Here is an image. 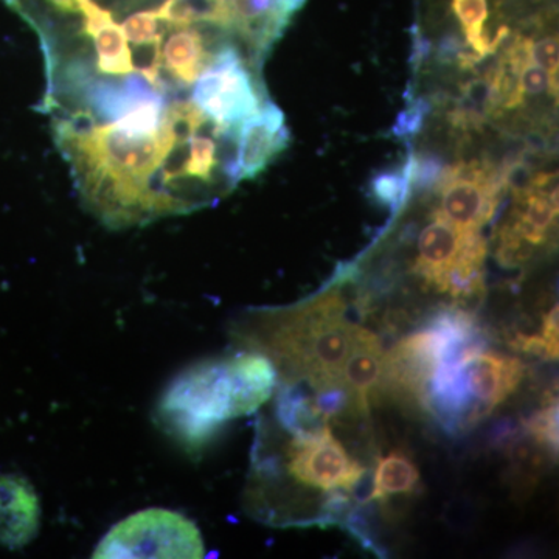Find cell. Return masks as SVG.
<instances>
[{"instance_id":"cell-1","label":"cell","mask_w":559,"mask_h":559,"mask_svg":"<svg viewBox=\"0 0 559 559\" xmlns=\"http://www.w3.org/2000/svg\"><path fill=\"white\" fill-rule=\"evenodd\" d=\"M355 329L341 289L331 288L293 307L250 311L237 336L242 348L274 364L277 382H304L320 392L344 388L342 367Z\"/></svg>"},{"instance_id":"cell-2","label":"cell","mask_w":559,"mask_h":559,"mask_svg":"<svg viewBox=\"0 0 559 559\" xmlns=\"http://www.w3.org/2000/svg\"><path fill=\"white\" fill-rule=\"evenodd\" d=\"M277 389V370L266 356L245 348L201 360L170 382L157 406L162 428L189 450H200L234 418L260 409Z\"/></svg>"},{"instance_id":"cell-3","label":"cell","mask_w":559,"mask_h":559,"mask_svg":"<svg viewBox=\"0 0 559 559\" xmlns=\"http://www.w3.org/2000/svg\"><path fill=\"white\" fill-rule=\"evenodd\" d=\"M525 364L516 356L474 347L444 359L430 381L426 412L451 436L465 433L516 392Z\"/></svg>"},{"instance_id":"cell-4","label":"cell","mask_w":559,"mask_h":559,"mask_svg":"<svg viewBox=\"0 0 559 559\" xmlns=\"http://www.w3.org/2000/svg\"><path fill=\"white\" fill-rule=\"evenodd\" d=\"M487 345L479 320L466 308L441 310L385 353L381 392L426 412L430 381L441 362L455 353Z\"/></svg>"},{"instance_id":"cell-5","label":"cell","mask_w":559,"mask_h":559,"mask_svg":"<svg viewBox=\"0 0 559 559\" xmlns=\"http://www.w3.org/2000/svg\"><path fill=\"white\" fill-rule=\"evenodd\" d=\"M487 255L488 242L480 230H460L433 213L419 234L414 271L430 289L466 307L485 296Z\"/></svg>"},{"instance_id":"cell-6","label":"cell","mask_w":559,"mask_h":559,"mask_svg":"<svg viewBox=\"0 0 559 559\" xmlns=\"http://www.w3.org/2000/svg\"><path fill=\"white\" fill-rule=\"evenodd\" d=\"M200 528L176 511L148 509L131 514L106 533L94 558H202Z\"/></svg>"},{"instance_id":"cell-7","label":"cell","mask_w":559,"mask_h":559,"mask_svg":"<svg viewBox=\"0 0 559 559\" xmlns=\"http://www.w3.org/2000/svg\"><path fill=\"white\" fill-rule=\"evenodd\" d=\"M191 102L219 128L240 127L263 105L252 73L230 44L216 51L194 81Z\"/></svg>"},{"instance_id":"cell-8","label":"cell","mask_w":559,"mask_h":559,"mask_svg":"<svg viewBox=\"0 0 559 559\" xmlns=\"http://www.w3.org/2000/svg\"><path fill=\"white\" fill-rule=\"evenodd\" d=\"M437 190L440 201L433 213L460 230H480L491 223L507 191L499 167L481 160L448 165Z\"/></svg>"},{"instance_id":"cell-9","label":"cell","mask_w":559,"mask_h":559,"mask_svg":"<svg viewBox=\"0 0 559 559\" xmlns=\"http://www.w3.org/2000/svg\"><path fill=\"white\" fill-rule=\"evenodd\" d=\"M558 191L530 190L514 198V209L496 231V260L503 267L524 266L554 238Z\"/></svg>"},{"instance_id":"cell-10","label":"cell","mask_w":559,"mask_h":559,"mask_svg":"<svg viewBox=\"0 0 559 559\" xmlns=\"http://www.w3.org/2000/svg\"><path fill=\"white\" fill-rule=\"evenodd\" d=\"M384 356L380 337L373 331L356 325L352 349L341 373L342 385L348 395L349 417H369L382 389Z\"/></svg>"},{"instance_id":"cell-11","label":"cell","mask_w":559,"mask_h":559,"mask_svg":"<svg viewBox=\"0 0 559 559\" xmlns=\"http://www.w3.org/2000/svg\"><path fill=\"white\" fill-rule=\"evenodd\" d=\"M290 143L285 114L271 100L240 124V167L242 179H255Z\"/></svg>"},{"instance_id":"cell-12","label":"cell","mask_w":559,"mask_h":559,"mask_svg":"<svg viewBox=\"0 0 559 559\" xmlns=\"http://www.w3.org/2000/svg\"><path fill=\"white\" fill-rule=\"evenodd\" d=\"M40 502L25 477L0 473V546L16 550L38 535Z\"/></svg>"},{"instance_id":"cell-13","label":"cell","mask_w":559,"mask_h":559,"mask_svg":"<svg viewBox=\"0 0 559 559\" xmlns=\"http://www.w3.org/2000/svg\"><path fill=\"white\" fill-rule=\"evenodd\" d=\"M496 443L506 451L509 459V477L511 488L518 496L527 498L528 492L535 489L544 471L551 463L557 462V455L536 443L532 437L524 432L521 425H503L498 430Z\"/></svg>"},{"instance_id":"cell-14","label":"cell","mask_w":559,"mask_h":559,"mask_svg":"<svg viewBox=\"0 0 559 559\" xmlns=\"http://www.w3.org/2000/svg\"><path fill=\"white\" fill-rule=\"evenodd\" d=\"M419 485L421 476L414 459L401 450L390 451L388 455L377 457L366 503L385 507L393 498L417 495Z\"/></svg>"},{"instance_id":"cell-15","label":"cell","mask_w":559,"mask_h":559,"mask_svg":"<svg viewBox=\"0 0 559 559\" xmlns=\"http://www.w3.org/2000/svg\"><path fill=\"white\" fill-rule=\"evenodd\" d=\"M162 62L183 84H193L209 62L200 32L193 25L176 27L165 43L162 40Z\"/></svg>"},{"instance_id":"cell-16","label":"cell","mask_w":559,"mask_h":559,"mask_svg":"<svg viewBox=\"0 0 559 559\" xmlns=\"http://www.w3.org/2000/svg\"><path fill=\"white\" fill-rule=\"evenodd\" d=\"M496 117L495 95L489 80L474 75L460 86V95L450 116L452 128L460 131H477Z\"/></svg>"},{"instance_id":"cell-17","label":"cell","mask_w":559,"mask_h":559,"mask_svg":"<svg viewBox=\"0 0 559 559\" xmlns=\"http://www.w3.org/2000/svg\"><path fill=\"white\" fill-rule=\"evenodd\" d=\"M412 154L399 167L378 171L369 182V194L390 213H399L412 193Z\"/></svg>"},{"instance_id":"cell-18","label":"cell","mask_w":559,"mask_h":559,"mask_svg":"<svg viewBox=\"0 0 559 559\" xmlns=\"http://www.w3.org/2000/svg\"><path fill=\"white\" fill-rule=\"evenodd\" d=\"M91 36L94 38L100 72L108 73V75H128L134 70L127 36L116 22H108Z\"/></svg>"},{"instance_id":"cell-19","label":"cell","mask_w":559,"mask_h":559,"mask_svg":"<svg viewBox=\"0 0 559 559\" xmlns=\"http://www.w3.org/2000/svg\"><path fill=\"white\" fill-rule=\"evenodd\" d=\"M452 10L462 25L466 46L480 58L491 55L485 39V22L489 16L487 0H452Z\"/></svg>"},{"instance_id":"cell-20","label":"cell","mask_w":559,"mask_h":559,"mask_svg":"<svg viewBox=\"0 0 559 559\" xmlns=\"http://www.w3.org/2000/svg\"><path fill=\"white\" fill-rule=\"evenodd\" d=\"M521 428L536 443L546 448L551 454L558 457V400L557 392L551 395L547 393L543 400L540 409L530 414L527 418L520 421Z\"/></svg>"},{"instance_id":"cell-21","label":"cell","mask_w":559,"mask_h":559,"mask_svg":"<svg viewBox=\"0 0 559 559\" xmlns=\"http://www.w3.org/2000/svg\"><path fill=\"white\" fill-rule=\"evenodd\" d=\"M216 160V140L213 135L194 134L189 140V162H187L186 178L201 179L202 182H212Z\"/></svg>"},{"instance_id":"cell-22","label":"cell","mask_w":559,"mask_h":559,"mask_svg":"<svg viewBox=\"0 0 559 559\" xmlns=\"http://www.w3.org/2000/svg\"><path fill=\"white\" fill-rule=\"evenodd\" d=\"M447 167L448 165L437 154H412V190L421 191V193L437 190Z\"/></svg>"},{"instance_id":"cell-23","label":"cell","mask_w":559,"mask_h":559,"mask_svg":"<svg viewBox=\"0 0 559 559\" xmlns=\"http://www.w3.org/2000/svg\"><path fill=\"white\" fill-rule=\"evenodd\" d=\"M430 109H432V105L425 97H418L414 102L407 103L406 108L401 110L396 120L393 121L392 128H390L393 138L411 140L418 135L426 127Z\"/></svg>"},{"instance_id":"cell-24","label":"cell","mask_w":559,"mask_h":559,"mask_svg":"<svg viewBox=\"0 0 559 559\" xmlns=\"http://www.w3.org/2000/svg\"><path fill=\"white\" fill-rule=\"evenodd\" d=\"M159 22L154 11H139L124 20L121 31L132 44L154 43L165 38V31Z\"/></svg>"},{"instance_id":"cell-25","label":"cell","mask_w":559,"mask_h":559,"mask_svg":"<svg viewBox=\"0 0 559 559\" xmlns=\"http://www.w3.org/2000/svg\"><path fill=\"white\" fill-rule=\"evenodd\" d=\"M194 24L210 22L221 27L234 28V17L227 0H186Z\"/></svg>"},{"instance_id":"cell-26","label":"cell","mask_w":559,"mask_h":559,"mask_svg":"<svg viewBox=\"0 0 559 559\" xmlns=\"http://www.w3.org/2000/svg\"><path fill=\"white\" fill-rule=\"evenodd\" d=\"M521 90L525 95H540L549 92L558 98V83L540 66L530 62L520 73Z\"/></svg>"},{"instance_id":"cell-27","label":"cell","mask_w":559,"mask_h":559,"mask_svg":"<svg viewBox=\"0 0 559 559\" xmlns=\"http://www.w3.org/2000/svg\"><path fill=\"white\" fill-rule=\"evenodd\" d=\"M532 58L549 73L551 80L558 83L559 44L557 35L546 36V38L539 39L538 43H533Z\"/></svg>"},{"instance_id":"cell-28","label":"cell","mask_w":559,"mask_h":559,"mask_svg":"<svg viewBox=\"0 0 559 559\" xmlns=\"http://www.w3.org/2000/svg\"><path fill=\"white\" fill-rule=\"evenodd\" d=\"M154 13L162 22L175 27H190L194 24L186 0H165L159 9L154 10Z\"/></svg>"},{"instance_id":"cell-29","label":"cell","mask_w":559,"mask_h":559,"mask_svg":"<svg viewBox=\"0 0 559 559\" xmlns=\"http://www.w3.org/2000/svg\"><path fill=\"white\" fill-rule=\"evenodd\" d=\"M466 49V43L457 39V36L450 35L441 40L439 50H437V60L441 64H457V60L462 51Z\"/></svg>"},{"instance_id":"cell-30","label":"cell","mask_w":559,"mask_h":559,"mask_svg":"<svg viewBox=\"0 0 559 559\" xmlns=\"http://www.w3.org/2000/svg\"><path fill=\"white\" fill-rule=\"evenodd\" d=\"M430 57V43L428 39L418 36L415 38L414 50H412L411 62L415 69H419L423 62L428 61Z\"/></svg>"},{"instance_id":"cell-31","label":"cell","mask_w":559,"mask_h":559,"mask_svg":"<svg viewBox=\"0 0 559 559\" xmlns=\"http://www.w3.org/2000/svg\"><path fill=\"white\" fill-rule=\"evenodd\" d=\"M280 2H282V9L285 11V14H288L290 17L294 13L304 9L307 0H280Z\"/></svg>"}]
</instances>
